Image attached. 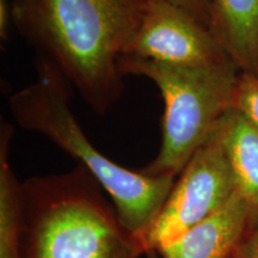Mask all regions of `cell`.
I'll return each mask as SVG.
<instances>
[{"label": "cell", "instance_id": "cell-14", "mask_svg": "<svg viewBox=\"0 0 258 258\" xmlns=\"http://www.w3.org/2000/svg\"><path fill=\"white\" fill-rule=\"evenodd\" d=\"M12 24V11L10 0H0V37L2 41H8L10 28Z\"/></svg>", "mask_w": 258, "mask_h": 258}, {"label": "cell", "instance_id": "cell-12", "mask_svg": "<svg viewBox=\"0 0 258 258\" xmlns=\"http://www.w3.org/2000/svg\"><path fill=\"white\" fill-rule=\"evenodd\" d=\"M147 2H163L177 6L194 16L212 30V15L211 3L209 0H147Z\"/></svg>", "mask_w": 258, "mask_h": 258}, {"label": "cell", "instance_id": "cell-3", "mask_svg": "<svg viewBox=\"0 0 258 258\" xmlns=\"http://www.w3.org/2000/svg\"><path fill=\"white\" fill-rule=\"evenodd\" d=\"M85 167L23 184L27 258H138L140 245Z\"/></svg>", "mask_w": 258, "mask_h": 258}, {"label": "cell", "instance_id": "cell-4", "mask_svg": "<svg viewBox=\"0 0 258 258\" xmlns=\"http://www.w3.org/2000/svg\"><path fill=\"white\" fill-rule=\"evenodd\" d=\"M120 69L123 77L152 80L164 101L159 152L141 171L153 177H178L231 109L240 71L232 60L173 66L133 55L122 56Z\"/></svg>", "mask_w": 258, "mask_h": 258}, {"label": "cell", "instance_id": "cell-10", "mask_svg": "<svg viewBox=\"0 0 258 258\" xmlns=\"http://www.w3.org/2000/svg\"><path fill=\"white\" fill-rule=\"evenodd\" d=\"M14 127L2 121L0 127V258H23L21 233L24 228L23 184H19L9 164Z\"/></svg>", "mask_w": 258, "mask_h": 258}, {"label": "cell", "instance_id": "cell-8", "mask_svg": "<svg viewBox=\"0 0 258 258\" xmlns=\"http://www.w3.org/2000/svg\"><path fill=\"white\" fill-rule=\"evenodd\" d=\"M212 31L240 72L258 74V0H209Z\"/></svg>", "mask_w": 258, "mask_h": 258}, {"label": "cell", "instance_id": "cell-9", "mask_svg": "<svg viewBox=\"0 0 258 258\" xmlns=\"http://www.w3.org/2000/svg\"><path fill=\"white\" fill-rule=\"evenodd\" d=\"M237 190L249 205L252 226L258 221V129L230 109L218 125Z\"/></svg>", "mask_w": 258, "mask_h": 258}, {"label": "cell", "instance_id": "cell-5", "mask_svg": "<svg viewBox=\"0 0 258 258\" xmlns=\"http://www.w3.org/2000/svg\"><path fill=\"white\" fill-rule=\"evenodd\" d=\"M237 185L219 129L180 172L151 227L138 239L143 252L159 250L217 213Z\"/></svg>", "mask_w": 258, "mask_h": 258}, {"label": "cell", "instance_id": "cell-11", "mask_svg": "<svg viewBox=\"0 0 258 258\" xmlns=\"http://www.w3.org/2000/svg\"><path fill=\"white\" fill-rule=\"evenodd\" d=\"M231 109L243 115L258 129V74L239 72L232 97Z\"/></svg>", "mask_w": 258, "mask_h": 258}, {"label": "cell", "instance_id": "cell-7", "mask_svg": "<svg viewBox=\"0 0 258 258\" xmlns=\"http://www.w3.org/2000/svg\"><path fill=\"white\" fill-rule=\"evenodd\" d=\"M252 226V215L238 190L217 213L159 250L161 258H233Z\"/></svg>", "mask_w": 258, "mask_h": 258}, {"label": "cell", "instance_id": "cell-2", "mask_svg": "<svg viewBox=\"0 0 258 258\" xmlns=\"http://www.w3.org/2000/svg\"><path fill=\"white\" fill-rule=\"evenodd\" d=\"M36 79L12 93L9 106L24 131L44 135L76 158L110 196L118 220L135 239L163 208L176 177L148 176L118 165L101 153L84 133L70 106L72 88L46 61L36 59Z\"/></svg>", "mask_w": 258, "mask_h": 258}, {"label": "cell", "instance_id": "cell-6", "mask_svg": "<svg viewBox=\"0 0 258 258\" xmlns=\"http://www.w3.org/2000/svg\"><path fill=\"white\" fill-rule=\"evenodd\" d=\"M124 55L173 66H209L231 60L214 32L184 10L147 2Z\"/></svg>", "mask_w": 258, "mask_h": 258}, {"label": "cell", "instance_id": "cell-1", "mask_svg": "<svg viewBox=\"0 0 258 258\" xmlns=\"http://www.w3.org/2000/svg\"><path fill=\"white\" fill-rule=\"evenodd\" d=\"M147 0H12V24L96 114L124 90L121 57L143 21Z\"/></svg>", "mask_w": 258, "mask_h": 258}, {"label": "cell", "instance_id": "cell-13", "mask_svg": "<svg viewBox=\"0 0 258 258\" xmlns=\"http://www.w3.org/2000/svg\"><path fill=\"white\" fill-rule=\"evenodd\" d=\"M233 258H258V221L251 226Z\"/></svg>", "mask_w": 258, "mask_h": 258}]
</instances>
